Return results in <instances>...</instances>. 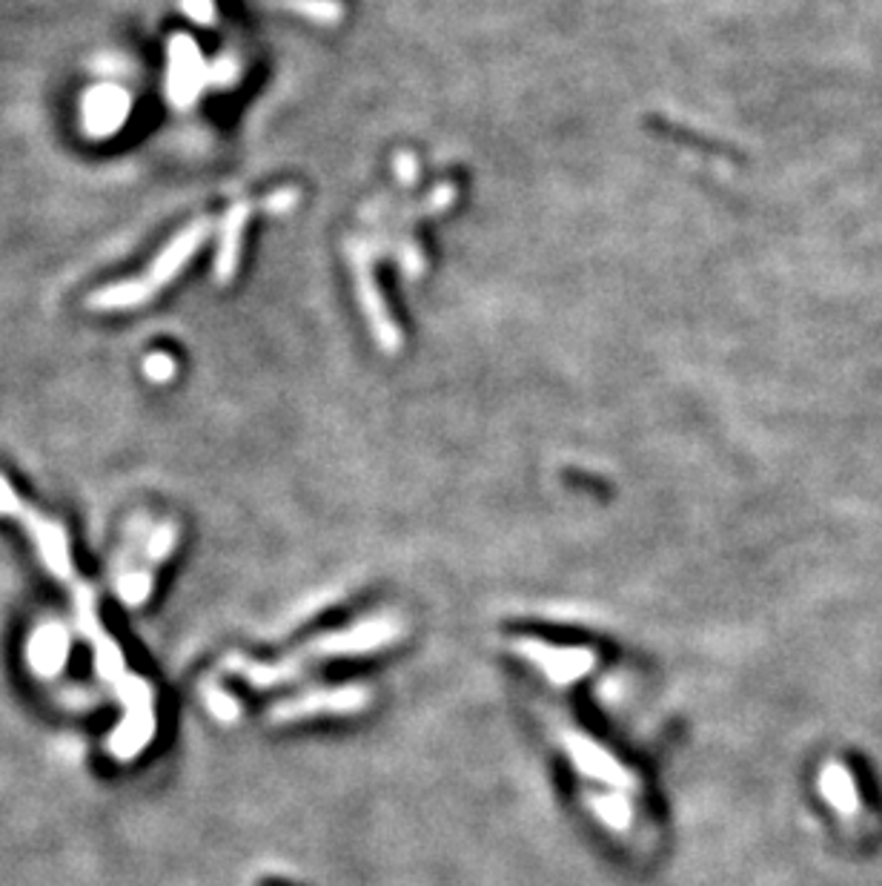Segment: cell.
Listing matches in <instances>:
<instances>
[{
    "label": "cell",
    "instance_id": "cell-1",
    "mask_svg": "<svg viewBox=\"0 0 882 886\" xmlns=\"http://www.w3.org/2000/svg\"><path fill=\"white\" fill-rule=\"evenodd\" d=\"M0 514H9L14 516V520H21L23 528L29 531V536H32L34 545H38V554H41L43 565H47V568L52 571L61 583H67L69 591H72L75 608H81L78 625H81V632L87 634V640L92 643V648H95L98 672L103 674V681L115 688V694L121 697L123 706H126V715H123L115 737L110 741V749L115 752L118 757H135L138 752L150 743L152 728H155L150 686H146L141 677L126 672L121 652H118V646L110 640V634L103 632V625L98 623L95 600H92L90 585L78 577V571L72 568V560H69L67 534H63L61 525L52 523V520H47V516L38 514L34 509H29L27 502L18 500V494H14L3 480H0Z\"/></svg>",
    "mask_w": 882,
    "mask_h": 886
},
{
    "label": "cell",
    "instance_id": "cell-2",
    "mask_svg": "<svg viewBox=\"0 0 882 886\" xmlns=\"http://www.w3.org/2000/svg\"><path fill=\"white\" fill-rule=\"evenodd\" d=\"M210 221H199V224H190L186 230H181L175 239L161 250L152 268L146 270V275L141 279H132V282H121L112 284V288H103L98 293L90 295V308L95 310H123V308H135V304L150 302L155 295L158 288L170 284L179 270L190 262L195 250L204 244V239L210 235Z\"/></svg>",
    "mask_w": 882,
    "mask_h": 886
},
{
    "label": "cell",
    "instance_id": "cell-3",
    "mask_svg": "<svg viewBox=\"0 0 882 886\" xmlns=\"http://www.w3.org/2000/svg\"><path fill=\"white\" fill-rule=\"evenodd\" d=\"M206 78V67L201 61V52L195 49V43L179 34L170 43V75H166V92L179 107L192 103V98L199 95L201 83Z\"/></svg>",
    "mask_w": 882,
    "mask_h": 886
},
{
    "label": "cell",
    "instance_id": "cell-4",
    "mask_svg": "<svg viewBox=\"0 0 882 886\" xmlns=\"http://www.w3.org/2000/svg\"><path fill=\"white\" fill-rule=\"evenodd\" d=\"M130 115V95L121 87H92L83 98V124L95 138H107Z\"/></svg>",
    "mask_w": 882,
    "mask_h": 886
},
{
    "label": "cell",
    "instance_id": "cell-5",
    "mask_svg": "<svg viewBox=\"0 0 882 886\" xmlns=\"http://www.w3.org/2000/svg\"><path fill=\"white\" fill-rule=\"evenodd\" d=\"M246 221V207H233L230 215L224 219V228H221V244H219V259H215V273H219V282H230L233 275L235 262H239V241H241V230H244Z\"/></svg>",
    "mask_w": 882,
    "mask_h": 886
},
{
    "label": "cell",
    "instance_id": "cell-6",
    "mask_svg": "<svg viewBox=\"0 0 882 886\" xmlns=\"http://www.w3.org/2000/svg\"><path fill=\"white\" fill-rule=\"evenodd\" d=\"M825 786H828V792H831V797H834V801L842 806V809H854V806H856L854 786H851L849 775H842V772H834V775H828Z\"/></svg>",
    "mask_w": 882,
    "mask_h": 886
},
{
    "label": "cell",
    "instance_id": "cell-7",
    "mask_svg": "<svg viewBox=\"0 0 882 886\" xmlns=\"http://www.w3.org/2000/svg\"><path fill=\"white\" fill-rule=\"evenodd\" d=\"M144 373L152 382H170L175 376V359L170 353H152L144 362Z\"/></svg>",
    "mask_w": 882,
    "mask_h": 886
},
{
    "label": "cell",
    "instance_id": "cell-8",
    "mask_svg": "<svg viewBox=\"0 0 882 886\" xmlns=\"http://www.w3.org/2000/svg\"><path fill=\"white\" fill-rule=\"evenodd\" d=\"M184 9L192 21H199V23L213 21V3H210V0H184Z\"/></svg>",
    "mask_w": 882,
    "mask_h": 886
},
{
    "label": "cell",
    "instance_id": "cell-9",
    "mask_svg": "<svg viewBox=\"0 0 882 886\" xmlns=\"http://www.w3.org/2000/svg\"><path fill=\"white\" fill-rule=\"evenodd\" d=\"M235 703L230 701V697H226V694H221V692H215V697H213V712H219L221 717H233L235 715Z\"/></svg>",
    "mask_w": 882,
    "mask_h": 886
}]
</instances>
